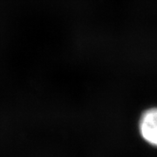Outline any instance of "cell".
<instances>
[{"mask_svg":"<svg viewBox=\"0 0 157 157\" xmlns=\"http://www.w3.org/2000/svg\"><path fill=\"white\" fill-rule=\"evenodd\" d=\"M142 139L152 146L157 147V108H151L142 113L139 122Z\"/></svg>","mask_w":157,"mask_h":157,"instance_id":"obj_1","label":"cell"}]
</instances>
